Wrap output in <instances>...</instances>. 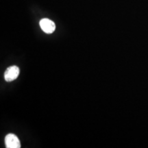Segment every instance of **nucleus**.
I'll return each instance as SVG.
<instances>
[{"instance_id": "f03ea898", "label": "nucleus", "mask_w": 148, "mask_h": 148, "mask_svg": "<svg viewBox=\"0 0 148 148\" xmlns=\"http://www.w3.org/2000/svg\"><path fill=\"white\" fill-rule=\"evenodd\" d=\"M5 147L7 148H20L21 143L15 134H9L5 138Z\"/></svg>"}, {"instance_id": "f257e3e1", "label": "nucleus", "mask_w": 148, "mask_h": 148, "mask_svg": "<svg viewBox=\"0 0 148 148\" xmlns=\"http://www.w3.org/2000/svg\"><path fill=\"white\" fill-rule=\"evenodd\" d=\"M19 68L16 66H12L8 67L5 71L4 79L7 82H11L17 78L19 75Z\"/></svg>"}, {"instance_id": "7ed1b4c3", "label": "nucleus", "mask_w": 148, "mask_h": 148, "mask_svg": "<svg viewBox=\"0 0 148 148\" xmlns=\"http://www.w3.org/2000/svg\"><path fill=\"white\" fill-rule=\"evenodd\" d=\"M40 28L46 34H51L54 32L56 25L52 21L48 18H42L40 21Z\"/></svg>"}]
</instances>
